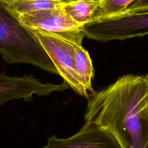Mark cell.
<instances>
[{
    "mask_svg": "<svg viewBox=\"0 0 148 148\" xmlns=\"http://www.w3.org/2000/svg\"><path fill=\"white\" fill-rule=\"evenodd\" d=\"M87 99L86 122L109 132L121 148H148V74L121 76Z\"/></svg>",
    "mask_w": 148,
    "mask_h": 148,
    "instance_id": "6da1fadb",
    "label": "cell"
},
{
    "mask_svg": "<svg viewBox=\"0 0 148 148\" xmlns=\"http://www.w3.org/2000/svg\"><path fill=\"white\" fill-rule=\"evenodd\" d=\"M74 60L77 75L82 85L87 92H93L92 80L94 75V67L89 53L81 43L75 45Z\"/></svg>",
    "mask_w": 148,
    "mask_h": 148,
    "instance_id": "ba28073f",
    "label": "cell"
},
{
    "mask_svg": "<svg viewBox=\"0 0 148 148\" xmlns=\"http://www.w3.org/2000/svg\"><path fill=\"white\" fill-rule=\"evenodd\" d=\"M13 14L29 13L63 6L62 0H0Z\"/></svg>",
    "mask_w": 148,
    "mask_h": 148,
    "instance_id": "30bf717a",
    "label": "cell"
},
{
    "mask_svg": "<svg viewBox=\"0 0 148 148\" xmlns=\"http://www.w3.org/2000/svg\"><path fill=\"white\" fill-rule=\"evenodd\" d=\"M41 148H121L113 136L95 124L86 122L75 135L67 138L49 137Z\"/></svg>",
    "mask_w": 148,
    "mask_h": 148,
    "instance_id": "52a82bcc",
    "label": "cell"
},
{
    "mask_svg": "<svg viewBox=\"0 0 148 148\" xmlns=\"http://www.w3.org/2000/svg\"><path fill=\"white\" fill-rule=\"evenodd\" d=\"M32 30V29H31ZM53 63L57 74L79 95L88 98V92L82 85L75 66V47L82 43L71 37L74 32L58 34L32 30Z\"/></svg>",
    "mask_w": 148,
    "mask_h": 148,
    "instance_id": "3957f363",
    "label": "cell"
},
{
    "mask_svg": "<svg viewBox=\"0 0 148 148\" xmlns=\"http://www.w3.org/2000/svg\"><path fill=\"white\" fill-rule=\"evenodd\" d=\"M0 54L9 64L32 65L48 72L57 70L32 30L23 25L0 2Z\"/></svg>",
    "mask_w": 148,
    "mask_h": 148,
    "instance_id": "7a4b0ae2",
    "label": "cell"
},
{
    "mask_svg": "<svg viewBox=\"0 0 148 148\" xmlns=\"http://www.w3.org/2000/svg\"><path fill=\"white\" fill-rule=\"evenodd\" d=\"M64 5L29 13L14 15L23 25L32 30L58 34L82 30L83 25L75 21L65 10Z\"/></svg>",
    "mask_w": 148,
    "mask_h": 148,
    "instance_id": "8992f818",
    "label": "cell"
},
{
    "mask_svg": "<svg viewBox=\"0 0 148 148\" xmlns=\"http://www.w3.org/2000/svg\"><path fill=\"white\" fill-rule=\"evenodd\" d=\"M135 0H99L94 20L123 13Z\"/></svg>",
    "mask_w": 148,
    "mask_h": 148,
    "instance_id": "8fae6325",
    "label": "cell"
},
{
    "mask_svg": "<svg viewBox=\"0 0 148 148\" xmlns=\"http://www.w3.org/2000/svg\"><path fill=\"white\" fill-rule=\"evenodd\" d=\"M82 31L87 38L103 42L142 37L148 34V10L95 20L84 24Z\"/></svg>",
    "mask_w": 148,
    "mask_h": 148,
    "instance_id": "277c9868",
    "label": "cell"
},
{
    "mask_svg": "<svg viewBox=\"0 0 148 148\" xmlns=\"http://www.w3.org/2000/svg\"><path fill=\"white\" fill-rule=\"evenodd\" d=\"M63 1H64L65 2H68L69 1H73V0H62Z\"/></svg>",
    "mask_w": 148,
    "mask_h": 148,
    "instance_id": "4fadbf2b",
    "label": "cell"
},
{
    "mask_svg": "<svg viewBox=\"0 0 148 148\" xmlns=\"http://www.w3.org/2000/svg\"><path fill=\"white\" fill-rule=\"evenodd\" d=\"M98 6L99 0H73L64 7L75 21L84 25L94 20Z\"/></svg>",
    "mask_w": 148,
    "mask_h": 148,
    "instance_id": "9c48e42d",
    "label": "cell"
},
{
    "mask_svg": "<svg viewBox=\"0 0 148 148\" xmlns=\"http://www.w3.org/2000/svg\"><path fill=\"white\" fill-rule=\"evenodd\" d=\"M69 88L63 82L56 84L42 83L34 75L9 76L4 72L0 73V106L13 99H23L26 102L32 100L34 95L47 96L54 91H61Z\"/></svg>",
    "mask_w": 148,
    "mask_h": 148,
    "instance_id": "5b68a950",
    "label": "cell"
},
{
    "mask_svg": "<svg viewBox=\"0 0 148 148\" xmlns=\"http://www.w3.org/2000/svg\"><path fill=\"white\" fill-rule=\"evenodd\" d=\"M148 10V0H135L123 13L140 12Z\"/></svg>",
    "mask_w": 148,
    "mask_h": 148,
    "instance_id": "7c38bea8",
    "label": "cell"
}]
</instances>
